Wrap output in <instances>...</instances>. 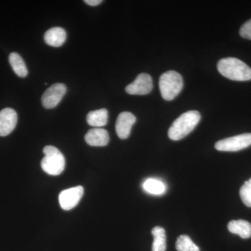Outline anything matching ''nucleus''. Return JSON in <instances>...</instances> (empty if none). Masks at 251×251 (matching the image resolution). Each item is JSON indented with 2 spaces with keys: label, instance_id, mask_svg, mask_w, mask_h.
<instances>
[{
  "label": "nucleus",
  "instance_id": "12",
  "mask_svg": "<svg viewBox=\"0 0 251 251\" xmlns=\"http://www.w3.org/2000/svg\"><path fill=\"white\" fill-rule=\"evenodd\" d=\"M67 39V33L62 27L51 28L45 33L44 40L48 45L52 47H60Z\"/></svg>",
  "mask_w": 251,
  "mask_h": 251
},
{
  "label": "nucleus",
  "instance_id": "18",
  "mask_svg": "<svg viewBox=\"0 0 251 251\" xmlns=\"http://www.w3.org/2000/svg\"><path fill=\"white\" fill-rule=\"evenodd\" d=\"M177 251H200L199 247L187 235H181L176 239Z\"/></svg>",
  "mask_w": 251,
  "mask_h": 251
},
{
  "label": "nucleus",
  "instance_id": "4",
  "mask_svg": "<svg viewBox=\"0 0 251 251\" xmlns=\"http://www.w3.org/2000/svg\"><path fill=\"white\" fill-rule=\"evenodd\" d=\"M43 152L45 154L41 163L43 171L52 176L60 175L66 166L64 155L58 149L51 145L45 147Z\"/></svg>",
  "mask_w": 251,
  "mask_h": 251
},
{
  "label": "nucleus",
  "instance_id": "20",
  "mask_svg": "<svg viewBox=\"0 0 251 251\" xmlns=\"http://www.w3.org/2000/svg\"><path fill=\"white\" fill-rule=\"evenodd\" d=\"M239 34L244 39L251 40V19L243 25L239 31Z\"/></svg>",
  "mask_w": 251,
  "mask_h": 251
},
{
  "label": "nucleus",
  "instance_id": "5",
  "mask_svg": "<svg viewBox=\"0 0 251 251\" xmlns=\"http://www.w3.org/2000/svg\"><path fill=\"white\" fill-rule=\"evenodd\" d=\"M251 145V133H244L220 140L215 144V148L221 151H238Z\"/></svg>",
  "mask_w": 251,
  "mask_h": 251
},
{
  "label": "nucleus",
  "instance_id": "7",
  "mask_svg": "<svg viewBox=\"0 0 251 251\" xmlns=\"http://www.w3.org/2000/svg\"><path fill=\"white\" fill-rule=\"evenodd\" d=\"M84 195V188L78 186L64 190L59 196V202L64 210L74 209L80 202Z\"/></svg>",
  "mask_w": 251,
  "mask_h": 251
},
{
  "label": "nucleus",
  "instance_id": "2",
  "mask_svg": "<svg viewBox=\"0 0 251 251\" xmlns=\"http://www.w3.org/2000/svg\"><path fill=\"white\" fill-rule=\"evenodd\" d=\"M201 118V113L196 110L184 112L170 127L168 136L175 141L183 139L196 128Z\"/></svg>",
  "mask_w": 251,
  "mask_h": 251
},
{
  "label": "nucleus",
  "instance_id": "1",
  "mask_svg": "<svg viewBox=\"0 0 251 251\" xmlns=\"http://www.w3.org/2000/svg\"><path fill=\"white\" fill-rule=\"evenodd\" d=\"M217 69L223 76L234 81L251 80V69L246 63L234 57L221 59Z\"/></svg>",
  "mask_w": 251,
  "mask_h": 251
},
{
  "label": "nucleus",
  "instance_id": "16",
  "mask_svg": "<svg viewBox=\"0 0 251 251\" xmlns=\"http://www.w3.org/2000/svg\"><path fill=\"white\" fill-rule=\"evenodd\" d=\"M153 237L152 251H166V234L163 227L156 226L151 231Z\"/></svg>",
  "mask_w": 251,
  "mask_h": 251
},
{
  "label": "nucleus",
  "instance_id": "21",
  "mask_svg": "<svg viewBox=\"0 0 251 251\" xmlns=\"http://www.w3.org/2000/svg\"><path fill=\"white\" fill-rule=\"evenodd\" d=\"M102 0H85L84 2L90 5V6H95L100 4L102 2Z\"/></svg>",
  "mask_w": 251,
  "mask_h": 251
},
{
  "label": "nucleus",
  "instance_id": "3",
  "mask_svg": "<svg viewBox=\"0 0 251 251\" xmlns=\"http://www.w3.org/2000/svg\"><path fill=\"white\" fill-rule=\"evenodd\" d=\"M183 87L182 77L175 71H168L160 77L159 89L162 97L165 100H173L182 90Z\"/></svg>",
  "mask_w": 251,
  "mask_h": 251
},
{
  "label": "nucleus",
  "instance_id": "14",
  "mask_svg": "<svg viewBox=\"0 0 251 251\" xmlns=\"http://www.w3.org/2000/svg\"><path fill=\"white\" fill-rule=\"evenodd\" d=\"M108 120V110L104 108L91 111L87 116V122L88 125L96 128H100L106 125Z\"/></svg>",
  "mask_w": 251,
  "mask_h": 251
},
{
  "label": "nucleus",
  "instance_id": "6",
  "mask_svg": "<svg viewBox=\"0 0 251 251\" xmlns=\"http://www.w3.org/2000/svg\"><path fill=\"white\" fill-rule=\"evenodd\" d=\"M67 92V86L63 83H55L51 85L43 94L41 101L46 109L55 108L62 100Z\"/></svg>",
  "mask_w": 251,
  "mask_h": 251
},
{
  "label": "nucleus",
  "instance_id": "15",
  "mask_svg": "<svg viewBox=\"0 0 251 251\" xmlns=\"http://www.w3.org/2000/svg\"><path fill=\"white\" fill-rule=\"evenodd\" d=\"M9 62L13 70L18 76L25 77L28 74L27 68L21 55L17 52H11L9 55Z\"/></svg>",
  "mask_w": 251,
  "mask_h": 251
},
{
  "label": "nucleus",
  "instance_id": "10",
  "mask_svg": "<svg viewBox=\"0 0 251 251\" xmlns=\"http://www.w3.org/2000/svg\"><path fill=\"white\" fill-rule=\"evenodd\" d=\"M18 115L14 109L6 108L0 111V136L9 135L16 128Z\"/></svg>",
  "mask_w": 251,
  "mask_h": 251
},
{
  "label": "nucleus",
  "instance_id": "19",
  "mask_svg": "<svg viewBox=\"0 0 251 251\" xmlns=\"http://www.w3.org/2000/svg\"><path fill=\"white\" fill-rule=\"evenodd\" d=\"M240 197L246 206L251 207V178L246 181L240 189Z\"/></svg>",
  "mask_w": 251,
  "mask_h": 251
},
{
  "label": "nucleus",
  "instance_id": "8",
  "mask_svg": "<svg viewBox=\"0 0 251 251\" xmlns=\"http://www.w3.org/2000/svg\"><path fill=\"white\" fill-rule=\"evenodd\" d=\"M153 82L151 77L148 74H141L137 76L133 82L126 87V92L131 95H146L151 92Z\"/></svg>",
  "mask_w": 251,
  "mask_h": 251
},
{
  "label": "nucleus",
  "instance_id": "17",
  "mask_svg": "<svg viewBox=\"0 0 251 251\" xmlns=\"http://www.w3.org/2000/svg\"><path fill=\"white\" fill-rule=\"evenodd\" d=\"M143 188L146 192L152 195L164 194L166 191V185L159 180L150 178L144 182Z\"/></svg>",
  "mask_w": 251,
  "mask_h": 251
},
{
  "label": "nucleus",
  "instance_id": "13",
  "mask_svg": "<svg viewBox=\"0 0 251 251\" xmlns=\"http://www.w3.org/2000/svg\"><path fill=\"white\" fill-rule=\"evenodd\" d=\"M227 229L231 233L238 234L242 239L251 237V224L244 220L231 221L227 225Z\"/></svg>",
  "mask_w": 251,
  "mask_h": 251
},
{
  "label": "nucleus",
  "instance_id": "11",
  "mask_svg": "<svg viewBox=\"0 0 251 251\" xmlns=\"http://www.w3.org/2000/svg\"><path fill=\"white\" fill-rule=\"evenodd\" d=\"M86 143L92 147L106 146L110 140L108 131L103 128H94L88 130L85 136Z\"/></svg>",
  "mask_w": 251,
  "mask_h": 251
},
{
  "label": "nucleus",
  "instance_id": "9",
  "mask_svg": "<svg viewBox=\"0 0 251 251\" xmlns=\"http://www.w3.org/2000/svg\"><path fill=\"white\" fill-rule=\"evenodd\" d=\"M136 122V117L129 112H123L119 115L115 129L120 139H126L129 137L132 127Z\"/></svg>",
  "mask_w": 251,
  "mask_h": 251
}]
</instances>
